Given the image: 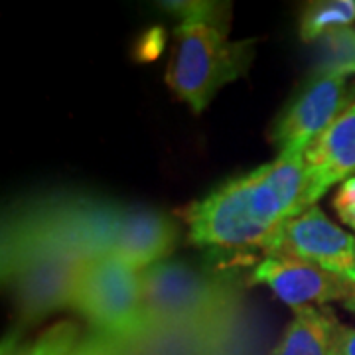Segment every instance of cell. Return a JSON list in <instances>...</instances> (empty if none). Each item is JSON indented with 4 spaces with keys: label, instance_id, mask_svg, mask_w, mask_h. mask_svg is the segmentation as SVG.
I'll return each instance as SVG.
<instances>
[{
    "label": "cell",
    "instance_id": "1",
    "mask_svg": "<svg viewBox=\"0 0 355 355\" xmlns=\"http://www.w3.org/2000/svg\"><path fill=\"white\" fill-rule=\"evenodd\" d=\"M312 207L304 156H279L225 180L184 209L191 245L227 270L270 253L282 225Z\"/></svg>",
    "mask_w": 355,
    "mask_h": 355
},
{
    "label": "cell",
    "instance_id": "2",
    "mask_svg": "<svg viewBox=\"0 0 355 355\" xmlns=\"http://www.w3.org/2000/svg\"><path fill=\"white\" fill-rule=\"evenodd\" d=\"M166 83L193 113H202L219 89L247 73L257 40H229L227 32L203 24H178Z\"/></svg>",
    "mask_w": 355,
    "mask_h": 355
},
{
    "label": "cell",
    "instance_id": "3",
    "mask_svg": "<svg viewBox=\"0 0 355 355\" xmlns=\"http://www.w3.org/2000/svg\"><path fill=\"white\" fill-rule=\"evenodd\" d=\"M142 296L154 324H205L227 314L237 302V286L227 270L166 259L140 270Z\"/></svg>",
    "mask_w": 355,
    "mask_h": 355
},
{
    "label": "cell",
    "instance_id": "4",
    "mask_svg": "<svg viewBox=\"0 0 355 355\" xmlns=\"http://www.w3.org/2000/svg\"><path fill=\"white\" fill-rule=\"evenodd\" d=\"M71 310L107 340L132 342L144 338L153 328L139 268L114 254L81 263Z\"/></svg>",
    "mask_w": 355,
    "mask_h": 355
},
{
    "label": "cell",
    "instance_id": "5",
    "mask_svg": "<svg viewBox=\"0 0 355 355\" xmlns=\"http://www.w3.org/2000/svg\"><path fill=\"white\" fill-rule=\"evenodd\" d=\"M81 263L76 257L50 249L2 254V275L12 288L22 326H32L55 310L71 308Z\"/></svg>",
    "mask_w": 355,
    "mask_h": 355
},
{
    "label": "cell",
    "instance_id": "6",
    "mask_svg": "<svg viewBox=\"0 0 355 355\" xmlns=\"http://www.w3.org/2000/svg\"><path fill=\"white\" fill-rule=\"evenodd\" d=\"M354 103L349 77L310 73L277 114L270 142L279 148V156H304L308 146Z\"/></svg>",
    "mask_w": 355,
    "mask_h": 355
},
{
    "label": "cell",
    "instance_id": "7",
    "mask_svg": "<svg viewBox=\"0 0 355 355\" xmlns=\"http://www.w3.org/2000/svg\"><path fill=\"white\" fill-rule=\"evenodd\" d=\"M268 254L304 261L355 286V235L336 225L318 205L288 219Z\"/></svg>",
    "mask_w": 355,
    "mask_h": 355
},
{
    "label": "cell",
    "instance_id": "8",
    "mask_svg": "<svg viewBox=\"0 0 355 355\" xmlns=\"http://www.w3.org/2000/svg\"><path fill=\"white\" fill-rule=\"evenodd\" d=\"M247 284H265L280 302L294 310L345 300L354 286L318 266L284 257L266 254L247 272Z\"/></svg>",
    "mask_w": 355,
    "mask_h": 355
},
{
    "label": "cell",
    "instance_id": "9",
    "mask_svg": "<svg viewBox=\"0 0 355 355\" xmlns=\"http://www.w3.org/2000/svg\"><path fill=\"white\" fill-rule=\"evenodd\" d=\"M304 164L312 205L331 186L355 176V103L308 146Z\"/></svg>",
    "mask_w": 355,
    "mask_h": 355
},
{
    "label": "cell",
    "instance_id": "10",
    "mask_svg": "<svg viewBox=\"0 0 355 355\" xmlns=\"http://www.w3.org/2000/svg\"><path fill=\"white\" fill-rule=\"evenodd\" d=\"M180 241V227L170 216L150 207L130 205L119 225L114 257L130 266L144 270L162 263L174 253Z\"/></svg>",
    "mask_w": 355,
    "mask_h": 355
},
{
    "label": "cell",
    "instance_id": "11",
    "mask_svg": "<svg viewBox=\"0 0 355 355\" xmlns=\"http://www.w3.org/2000/svg\"><path fill=\"white\" fill-rule=\"evenodd\" d=\"M338 324L340 322L328 308H298L272 355H330L331 336Z\"/></svg>",
    "mask_w": 355,
    "mask_h": 355
},
{
    "label": "cell",
    "instance_id": "12",
    "mask_svg": "<svg viewBox=\"0 0 355 355\" xmlns=\"http://www.w3.org/2000/svg\"><path fill=\"white\" fill-rule=\"evenodd\" d=\"M316 76L355 77V28H340L324 34L314 42V64Z\"/></svg>",
    "mask_w": 355,
    "mask_h": 355
},
{
    "label": "cell",
    "instance_id": "13",
    "mask_svg": "<svg viewBox=\"0 0 355 355\" xmlns=\"http://www.w3.org/2000/svg\"><path fill=\"white\" fill-rule=\"evenodd\" d=\"M355 22V0H320L306 4L300 14L298 34L302 42L314 44L324 34Z\"/></svg>",
    "mask_w": 355,
    "mask_h": 355
},
{
    "label": "cell",
    "instance_id": "14",
    "mask_svg": "<svg viewBox=\"0 0 355 355\" xmlns=\"http://www.w3.org/2000/svg\"><path fill=\"white\" fill-rule=\"evenodd\" d=\"M79 342V328L73 322H60L26 343H4L2 355H71Z\"/></svg>",
    "mask_w": 355,
    "mask_h": 355
},
{
    "label": "cell",
    "instance_id": "15",
    "mask_svg": "<svg viewBox=\"0 0 355 355\" xmlns=\"http://www.w3.org/2000/svg\"><path fill=\"white\" fill-rule=\"evenodd\" d=\"M162 10L180 20V24H203L219 28L229 34L231 4L211 0H168L160 2Z\"/></svg>",
    "mask_w": 355,
    "mask_h": 355
},
{
    "label": "cell",
    "instance_id": "16",
    "mask_svg": "<svg viewBox=\"0 0 355 355\" xmlns=\"http://www.w3.org/2000/svg\"><path fill=\"white\" fill-rule=\"evenodd\" d=\"M166 50V30L162 26L148 28L139 40H135L132 58L137 62H154L158 60Z\"/></svg>",
    "mask_w": 355,
    "mask_h": 355
},
{
    "label": "cell",
    "instance_id": "17",
    "mask_svg": "<svg viewBox=\"0 0 355 355\" xmlns=\"http://www.w3.org/2000/svg\"><path fill=\"white\" fill-rule=\"evenodd\" d=\"M331 207L343 225L355 231V176L340 184L331 198Z\"/></svg>",
    "mask_w": 355,
    "mask_h": 355
},
{
    "label": "cell",
    "instance_id": "18",
    "mask_svg": "<svg viewBox=\"0 0 355 355\" xmlns=\"http://www.w3.org/2000/svg\"><path fill=\"white\" fill-rule=\"evenodd\" d=\"M330 355H355V328L338 324L331 336Z\"/></svg>",
    "mask_w": 355,
    "mask_h": 355
},
{
    "label": "cell",
    "instance_id": "19",
    "mask_svg": "<svg viewBox=\"0 0 355 355\" xmlns=\"http://www.w3.org/2000/svg\"><path fill=\"white\" fill-rule=\"evenodd\" d=\"M343 308H345L347 312L355 314V286H354V291H352V294L343 300Z\"/></svg>",
    "mask_w": 355,
    "mask_h": 355
},
{
    "label": "cell",
    "instance_id": "20",
    "mask_svg": "<svg viewBox=\"0 0 355 355\" xmlns=\"http://www.w3.org/2000/svg\"><path fill=\"white\" fill-rule=\"evenodd\" d=\"M354 87H355V81H354Z\"/></svg>",
    "mask_w": 355,
    "mask_h": 355
}]
</instances>
